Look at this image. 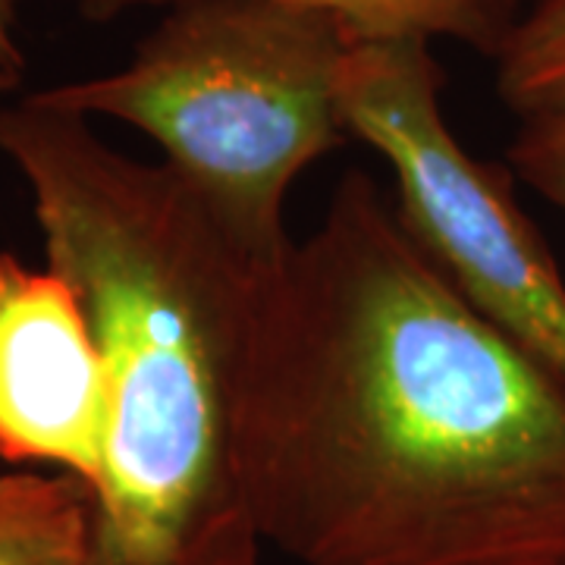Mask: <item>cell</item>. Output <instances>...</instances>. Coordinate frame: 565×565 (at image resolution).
Returning a JSON list of instances; mask_svg holds the SVG:
<instances>
[{"instance_id":"obj_1","label":"cell","mask_w":565,"mask_h":565,"mask_svg":"<svg viewBox=\"0 0 565 565\" xmlns=\"http://www.w3.org/2000/svg\"><path fill=\"white\" fill-rule=\"evenodd\" d=\"M239 459L299 565H565V384L362 170L264 277Z\"/></svg>"},{"instance_id":"obj_7","label":"cell","mask_w":565,"mask_h":565,"mask_svg":"<svg viewBox=\"0 0 565 565\" xmlns=\"http://www.w3.org/2000/svg\"><path fill=\"white\" fill-rule=\"evenodd\" d=\"M343 25L352 41H459L497 57L522 13V0H286Z\"/></svg>"},{"instance_id":"obj_5","label":"cell","mask_w":565,"mask_h":565,"mask_svg":"<svg viewBox=\"0 0 565 565\" xmlns=\"http://www.w3.org/2000/svg\"><path fill=\"white\" fill-rule=\"evenodd\" d=\"M107 430V364L76 286L0 252V459L95 487Z\"/></svg>"},{"instance_id":"obj_8","label":"cell","mask_w":565,"mask_h":565,"mask_svg":"<svg viewBox=\"0 0 565 565\" xmlns=\"http://www.w3.org/2000/svg\"><path fill=\"white\" fill-rule=\"evenodd\" d=\"M497 88L515 114L565 102V0H534L497 51Z\"/></svg>"},{"instance_id":"obj_2","label":"cell","mask_w":565,"mask_h":565,"mask_svg":"<svg viewBox=\"0 0 565 565\" xmlns=\"http://www.w3.org/2000/svg\"><path fill=\"white\" fill-rule=\"evenodd\" d=\"M0 154L29 185L47 267L76 286L107 364L85 565H258L239 403L274 264L177 170L114 151L88 117L35 92L0 107Z\"/></svg>"},{"instance_id":"obj_6","label":"cell","mask_w":565,"mask_h":565,"mask_svg":"<svg viewBox=\"0 0 565 565\" xmlns=\"http://www.w3.org/2000/svg\"><path fill=\"white\" fill-rule=\"evenodd\" d=\"M92 487L76 475H0V565H85Z\"/></svg>"},{"instance_id":"obj_11","label":"cell","mask_w":565,"mask_h":565,"mask_svg":"<svg viewBox=\"0 0 565 565\" xmlns=\"http://www.w3.org/2000/svg\"><path fill=\"white\" fill-rule=\"evenodd\" d=\"M20 82H22V73L0 66V95H10V92H17V88H20Z\"/></svg>"},{"instance_id":"obj_4","label":"cell","mask_w":565,"mask_h":565,"mask_svg":"<svg viewBox=\"0 0 565 565\" xmlns=\"http://www.w3.org/2000/svg\"><path fill=\"white\" fill-rule=\"evenodd\" d=\"M430 41L362 39L340 63L345 129L396 182V214L475 311L565 384V280L512 192L509 163L478 161L444 117Z\"/></svg>"},{"instance_id":"obj_9","label":"cell","mask_w":565,"mask_h":565,"mask_svg":"<svg viewBox=\"0 0 565 565\" xmlns=\"http://www.w3.org/2000/svg\"><path fill=\"white\" fill-rule=\"evenodd\" d=\"M509 170L565 214V102L519 114Z\"/></svg>"},{"instance_id":"obj_10","label":"cell","mask_w":565,"mask_h":565,"mask_svg":"<svg viewBox=\"0 0 565 565\" xmlns=\"http://www.w3.org/2000/svg\"><path fill=\"white\" fill-rule=\"evenodd\" d=\"M22 0H0V66L25 73V54L17 41V22H20Z\"/></svg>"},{"instance_id":"obj_3","label":"cell","mask_w":565,"mask_h":565,"mask_svg":"<svg viewBox=\"0 0 565 565\" xmlns=\"http://www.w3.org/2000/svg\"><path fill=\"white\" fill-rule=\"evenodd\" d=\"M129 3L167 13L120 70L35 95L145 132L245 252L277 264L292 182L349 139L337 92L349 32L286 0H95L98 13Z\"/></svg>"}]
</instances>
